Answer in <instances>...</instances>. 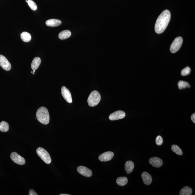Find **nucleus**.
Segmentation results:
<instances>
[{
	"label": "nucleus",
	"mask_w": 195,
	"mask_h": 195,
	"mask_svg": "<svg viewBox=\"0 0 195 195\" xmlns=\"http://www.w3.org/2000/svg\"><path fill=\"white\" fill-rule=\"evenodd\" d=\"M171 18L170 11L166 10L159 16L156 20L155 30L157 34L162 33L164 32L169 25Z\"/></svg>",
	"instance_id": "f257e3e1"
},
{
	"label": "nucleus",
	"mask_w": 195,
	"mask_h": 195,
	"mask_svg": "<svg viewBox=\"0 0 195 195\" xmlns=\"http://www.w3.org/2000/svg\"><path fill=\"white\" fill-rule=\"evenodd\" d=\"M38 120L43 124L47 125L49 123L50 115L48 109L44 107L38 109L36 112Z\"/></svg>",
	"instance_id": "f03ea898"
},
{
	"label": "nucleus",
	"mask_w": 195,
	"mask_h": 195,
	"mask_svg": "<svg viewBox=\"0 0 195 195\" xmlns=\"http://www.w3.org/2000/svg\"><path fill=\"white\" fill-rule=\"evenodd\" d=\"M101 100V95L97 91H92L88 97L87 102L88 105L90 107H93L97 106Z\"/></svg>",
	"instance_id": "7ed1b4c3"
},
{
	"label": "nucleus",
	"mask_w": 195,
	"mask_h": 195,
	"mask_svg": "<svg viewBox=\"0 0 195 195\" xmlns=\"http://www.w3.org/2000/svg\"><path fill=\"white\" fill-rule=\"evenodd\" d=\"M37 154L47 164H50L52 162V159L49 154L42 147H39L37 149Z\"/></svg>",
	"instance_id": "20e7f679"
},
{
	"label": "nucleus",
	"mask_w": 195,
	"mask_h": 195,
	"mask_svg": "<svg viewBox=\"0 0 195 195\" xmlns=\"http://www.w3.org/2000/svg\"><path fill=\"white\" fill-rule=\"evenodd\" d=\"M183 43V38L181 37H178L174 39L171 46L170 52L173 53L177 52L180 49Z\"/></svg>",
	"instance_id": "39448f33"
},
{
	"label": "nucleus",
	"mask_w": 195,
	"mask_h": 195,
	"mask_svg": "<svg viewBox=\"0 0 195 195\" xmlns=\"http://www.w3.org/2000/svg\"><path fill=\"white\" fill-rule=\"evenodd\" d=\"M10 158L11 160L17 164L23 165L25 163V160L24 158L16 152H14L11 153Z\"/></svg>",
	"instance_id": "423d86ee"
},
{
	"label": "nucleus",
	"mask_w": 195,
	"mask_h": 195,
	"mask_svg": "<svg viewBox=\"0 0 195 195\" xmlns=\"http://www.w3.org/2000/svg\"><path fill=\"white\" fill-rule=\"evenodd\" d=\"M126 115V113L123 111H118L111 114L109 116V119L112 121L118 120L124 118Z\"/></svg>",
	"instance_id": "0eeeda50"
},
{
	"label": "nucleus",
	"mask_w": 195,
	"mask_h": 195,
	"mask_svg": "<svg viewBox=\"0 0 195 195\" xmlns=\"http://www.w3.org/2000/svg\"><path fill=\"white\" fill-rule=\"evenodd\" d=\"M0 66L5 71H9L11 69V65L7 58L3 55H0Z\"/></svg>",
	"instance_id": "6e6552de"
},
{
	"label": "nucleus",
	"mask_w": 195,
	"mask_h": 195,
	"mask_svg": "<svg viewBox=\"0 0 195 195\" xmlns=\"http://www.w3.org/2000/svg\"><path fill=\"white\" fill-rule=\"evenodd\" d=\"M61 93L64 99L68 103H71L72 102L71 94L70 91L65 86H63L61 89Z\"/></svg>",
	"instance_id": "1a4fd4ad"
},
{
	"label": "nucleus",
	"mask_w": 195,
	"mask_h": 195,
	"mask_svg": "<svg viewBox=\"0 0 195 195\" xmlns=\"http://www.w3.org/2000/svg\"><path fill=\"white\" fill-rule=\"evenodd\" d=\"M77 171L79 174L85 177H90L92 175V171L85 166H78L77 168Z\"/></svg>",
	"instance_id": "9d476101"
},
{
	"label": "nucleus",
	"mask_w": 195,
	"mask_h": 195,
	"mask_svg": "<svg viewBox=\"0 0 195 195\" xmlns=\"http://www.w3.org/2000/svg\"><path fill=\"white\" fill-rule=\"evenodd\" d=\"M114 154L111 152H107L102 153L99 157V160L101 162H107L113 158Z\"/></svg>",
	"instance_id": "9b49d317"
},
{
	"label": "nucleus",
	"mask_w": 195,
	"mask_h": 195,
	"mask_svg": "<svg viewBox=\"0 0 195 195\" xmlns=\"http://www.w3.org/2000/svg\"><path fill=\"white\" fill-rule=\"evenodd\" d=\"M149 163L154 167L159 168L163 165V160L162 159L157 157L150 158Z\"/></svg>",
	"instance_id": "f8f14e48"
},
{
	"label": "nucleus",
	"mask_w": 195,
	"mask_h": 195,
	"mask_svg": "<svg viewBox=\"0 0 195 195\" xmlns=\"http://www.w3.org/2000/svg\"><path fill=\"white\" fill-rule=\"evenodd\" d=\"M141 177L144 183L146 185H150L152 182V176L146 172H144L142 173Z\"/></svg>",
	"instance_id": "ddd939ff"
},
{
	"label": "nucleus",
	"mask_w": 195,
	"mask_h": 195,
	"mask_svg": "<svg viewBox=\"0 0 195 195\" xmlns=\"http://www.w3.org/2000/svg\"><path fill=\"white\" fill-rule=\"evenodd\" d=\"M62 24V21L56 19H51L48 20L46 22L47 26L50 27H56Z\"/></svg>",
	"instance_id": "4468645a"
},
{
	"label": "nucleus",
	"mask_w": 195,
	"mask_h": 195,
	"mask_svg": "<svg viewBox=\"0 0 195 195\" xmlns=\"http://www.w3.org/2000/svg\"><path fill=\"white\" fill-rule=\"evenodd\" d=\"M134 166V163L132 161L129 160L126 162L125 165V169L126 173L129 174L131 173L133 171Z\"/></svg>",
	"instance_id": "2eb2a0df"
},
{
	"label": "nucleus",
	"mask_w": 195,
	"mask_h": 195,
	"mask_svg": "<svg viewBox=\"0 0 195 195\" xmlns=\"http://www.w3.org/2000/svg\"><path fill=\"white\" fill-rule=\"evenodd\" d=\"M41 60L40 58L38 57H35L33 59L31 64V68L33 70H36L39 67L41 63Z\"/></svg>",
	"instance_id": "dca6fc26"
},
{
	"label": "nucleus",
	"mask_w": 195,
	"mask_h": 195,
	"mask_svg": "<svg viewBox=\"0 0 195 195\" xmlns=\"http://www.w3.org/2000/svg\"><path fill=\"white\" fill-rule=\"evenodd\" d=\"M71 33L69 30H65L60 33L59 37L60 39L64 40L69 38L71 36Z\"/></svg>",
	"instance_id": "f3484780"
},
{
	"label": "nucleus",
	"mask_w": 195,
	"mask_h": 195,
	"mask_svg": "<svg viewBox=\"0 0 195 195\" xmlns=\"http://www.w3.org/2000/svg\"><path fill=\"white\" fill-rule=\"evenodd\" d=\"M193 190L191 188L188 186H185L181 190L180 195H191Z\"/></svg>",
	"instance_id": "a211bd4d"
},
{
	"label": "nucleus",
	"mask_w": 195,
	"mask_h": 195,
	"mask_svg": "<svg viewBox=\"0 0 195 195\" xmlns=\"http://www.w3.org/2000/svg\"><path fill=\"white\" fill-rule=\"evenodd\" d=\"M116 183L120 186L126 185L128 182V179L126 177H118L116 181Z\"/></svg>",
	"instance_id": "6ab92c4d"
},
{
	"label": "nucleus",
	"mask_w": 195,
	"mask_h": 195,
	"mask_svg": "<svg viewBox=\"0 0 195 195\" xmlns=\"http://www.w3.org/2000/svg\"><path fill=\"white\" fill-rule=\"evenodd\" d=\"M21 38L22 41L25 42H29L31 39V35L27 32H22L21 35Z\"/></svg>",
	"instance_id": "aec40b11"
},
{
	"label": "nucleus",
	"mask_w": 195,
	"mask_h": 195,
	"mask_svg": "<svg viewBox=\"0 0 195 195\" xmlns=\"http://www.w3.org/2000/svg\"><path fill=\"white\" fill-rule=\"evenodd\" d=\"M9 124L5 121H2L0 123V131L3 132H8L9 130Z\"/></svg>",
	"instance_id": "412c9836"
},
{
	"label": "nucleus",
	"mask_w": 195,
	"mask_h": 195,
	"mask_svg": "<svg viewBox=\"0 0 195 195\" xmlns=\"http://www.w3.org/2000/svg\"><path fill=\"white\" fill-rule=\"evenodd\" d=\"M178 86L179 89L181 90L185 89L186 88H190V85L189 84L188 82L183 81H180L177 84Z\"/></svg>",
	"instance_id": "4be33fe9"
},
{
	"label": "nucleus",
	"mask_w": 195,
	"mask_h": 195,
	"mask_svg": "<svg viewBox=\"0 0 195 195\" xmlns=\"http://www.w3.org/2000/svg\"><path fill=\"white\" fill-rule=\"evenodd\" d=\"M171 149L173 152L175 153L176 154L179 156H182L183 154V152L180 147L177 145H173L171 146Z\"/></svg>",
	"instance_id": "5701e85b"
},
{
	"label": "nucleus",
	"mask_w": 195,
	"mask_h": 195,
	"mask_svg": "<svg viewBox=\"0 0 195 195\" xmlns=\"http://www.w3.org/2000/svg\"><path fill=\"white\" fill-rule=\"evenodd\" d=\"M28 4L30 8H31L32 10L35 11L37 9V5L36 3H35L32 0H28Z\"/></svg>",
	"instance_id": "b1692460"
},
{
	"label": "nucleus",
	"mask_w": 195,
	"mask_h": 195,
	"mask_svg": "<svg viewBox=\"0 0 195 195\" xmlns=\"http://www.w3.org/2000/svg\"><path fill=\"white\" fill-rule=\"evenodd\" d=\"M191 69L189 67H186L183 69L181 71V75L183 76H186L190 74L191 72Z\"/></svg>",
	"instance_id": "393cba45"
},
{
	"label": "nucleus",
	"mask_w": 195,
	"mask_h": 195,
	"mask_svg": "<svg viewBox=\"0 0 195 195\" xmlns=\"http://www.w3.org/2000/svg\"><path fill=\"white\" fill-rule=\"evenodd\" d=\"M156 144L160 146L163 143V139L161 136H158L156 137Z\"/></svg>",
	"instance_id": "a878e982"
},
{
	"label": "nucleus",
	"mask_w": 195,
	"mask_h": 195,
	"mask_svg": "<svg viewBox=\"0 0 195 195\" xmlns=\"http://www.w3.org/2000/svg\"><path fill=\"white\" fill-rule=\"evenodd\" d=\"M29 195H37L36 192H35V190H33V189H30L29 191Z\"/></svg>",
	"instance_id": "bb28decb"
},
{
	"label": "nucleus",
	"mask_w": 195,
	"mask_h": 195,
	"mask_svg": "<svg viewBox=\"0 0 195 195\" xmlns=\"http://www.w3.org/2000/svg\"><path fill=\"white\" fill-rule=\"evenodd\" d=\"M191 119L192 122L194 123H195V113H194L191 116Z\"/></svg>",
	"instance_id": "cd10ccee"
},
{
	"label": "nucleus",
	"mask_w": 195,
	"mask_h": 195,
	"mask_svg": "<svg viewBox=\"0 0 195 195\" xmlns=\"http://www.w3.org/2000/svg\"><path fill=\"white\" fill-rule=\"evenodd\" d=\"M60 195H70V194H60Z\"/></svg>",
	"instance_id": "c85d7f7f"
},
{
	"label": "nucleus",
	"mask_w": 195,
	"mask_h": 195,
	"mask_svg": "<svg viewBox=\"0 0 195 195\" xmlns=\"http://www.w3.org/2000/svg\"><path fill=\"white\" fill-rule=\"evenodd\" d=\"M33 73V75L35 74V72Z\"/></svg>",
	"instance_id": "c756f323"
},
{
	"label": "nucleus",
	"mask_w": 195,
	"mask_h": 195,
	"mask_svg": "<svg viewBox=\"0 0 195 195\" xmlns=\"http://www.w3.org/2000/svg\"><path fill=\"white\" fill-rule=\"evenodd\" d=\"M28 2V1H27V0H26V2Z\"/></svg>",
	"instance_id": "7c9ffc66"
}]
</instances>
